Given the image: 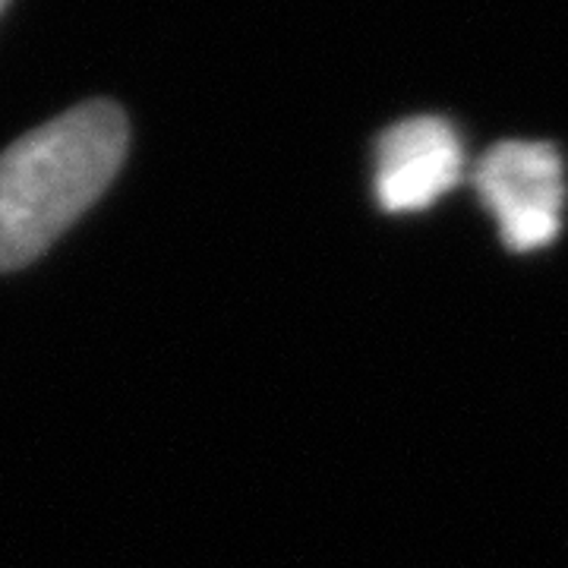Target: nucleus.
<instances>
[{
  "mask_svg": "<svg viewBox=\"0 0 568 568\" xmlns=\"http://www.w3.org/2000/svg\"><path fill=\"white\" fill-rule=\"evenodd\" d=\"M3 7H7V0H0V10H3Z\"/></svg>",
  "mask_w": 568,
  "mask_h": 568,
  "instance_id": "nucleus-4",
  "label": "nucleus"
},
{
  "mask_svg": "<svg viewBox=\"0 0 568 568\" xmlns=\"http://www.w3.org/2000/svg\"><path fill=\"white\" fill-rule=\"evenodd\" d=\"M126 142L118 104L85 102L0 155V272L32 263L102 196Z\"/></svg>",
  "mask_w": 568,
  "mask_h": 568,
  "instance_id": "nucleus-1",
  "label": "nucleus"
},
{
  "mask_svg": "<svg viewBox=\"0 0 568 568\" xmlns=\"http://www.w3.org/2000/svg\"><path fill=\"white\" fill-rule=\"evenodd\" d=\"M474 186L511 253H534L559 237L568 183L549 142H496L474 168Z\"/></svg>",
  "mask_w": 568,
  "mask_h": 568,
  "instance_id": "nucleus-2",
  "label": "nucleus"
},
{
  "mask_svg": "<svg viewBox=\"0 0 568 568\" xmlns=\"http://www.w3.org/2000/svg\"><path fill=\"white\" fill-rule=\"evenodd\" d=\"M458 130L436 114H417L388 126L376 142L373 193L388 215H410L436 205L465 178Z\"/></svg>",
  "mask_w": 568,
  "mask_h": 568,
  "instance_id": "nucleus-3",
  "label": "nucleus"
}]
</instances>
